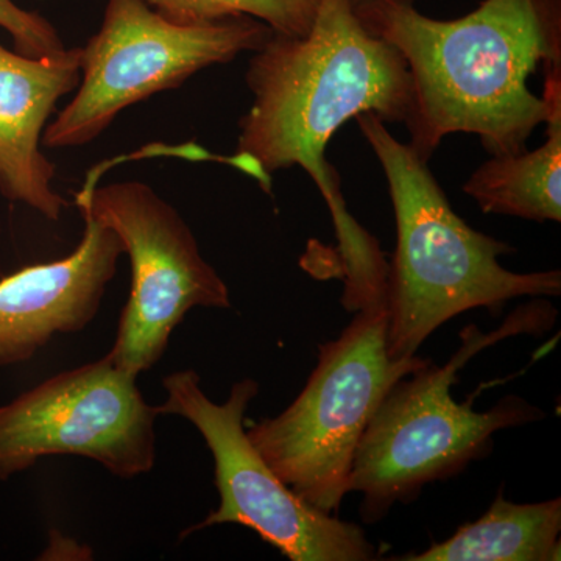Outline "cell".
<instances>
[{
    "instance_id": "6da1fadb",
    "label": "cell",
    "mask_w": 561,
    "mask_h": 561,
    "mask_svg": "<svg viewBox=\"0 0 561 561\" xmlns=\"http://www.w3.org/2000/svg\"><path fill=\"white\" fill-rule=\"evenodd\" d=\"M365 31L408 65L412 147L430 162L453 133L479 136L491 157L522 153L549 114L527 80L561 61V0H483L459 20L438 21L415 0H350Z\"/></svg>"
},
{
    "instance_id": "7a4b0ae2",
    "label": "cell",
    "mask_w": 561,
    "mask_h": 561,
    "mask_svg": "<svg viewBox=\"0 0 561 561\" xmlns=\"http://www.w3.org/2000/svg\"><path fill=\"white\" fill-rule=\"evenodd\" d=\"M245 81L253 102L239 122L236 154L251 162L271 192L275 172L300 165L330 206L342 250L367 239L346 210L341 179L324 160L332 136L360 114L408 124L413 84L408 65L365 31L350 0H323L311 32H272L253 51Z\"/></svg>"
},
{
    "instance_id": "3957f363",
    "label": "cell",
    "mask_w": 561,
    "mask_h": 561,
    "mask_svg": "<svg viewBox=\"0 0 561 561\" xmlns=\"http://www.w3.org/2000/svg\"><path fill=\"white\" fill-rule=\"evenodd\" d=\"M356 121L386 173L397 220V250L386 275L391 359L415 357L442 324L471 309L496 316L515 298L559 297L560 271L502 267L500 257L515 250L465 224L430 162L394 138L375 113Z\"/></svg>"
},
{
    "instance_id": "277c9868",
    "label": "cell",
    "mask_w": 561,
    "mask_h": 561,
    "mask_svg": "<svg viewBox=\"0 0 561 561\" xmlns=\"http://www.w3.org/2000/svg\"><path fill=\"white\" fill-rule=\"evenodd\" d=\"M556 316L551 302L534 301L491 334L471 324L448 364L437 367L431 360L387 390L362 434L348 478V493L362 494L365 523L381 522L394 505L415 501L424 486L485 457L497 432L545 419L541 409L515 394L476 412L472 398L454 400L451 387L479 351L522 332H545Z\"/></svg>"
},
{
    "instance_id": "5b68a950",
    "label": "cell",
    "mask_w": 561,
    "mask_h": 561,
    "mask_svg": "<svg viewBox=\"0 0 561 561\" xmlns=\"http://www.w3.org/2000/svg\"><path fill=\"white\" fill-rule=\"evenodd\" d=\"M356 316L335 341L321 343L305 389L275 419L247 435L295 494L335 515L348 494L354 453L383 394L430 359H391L386 290L354 306Z\"/></svg>"
},
{
    "instance_id": "8992f818",
    "label": "cell",
    "mask_w": 561,
    "mask_h": 561,
    "mask_svg": "<svg viewBox=\"0 0 561 561\" xmlns=\"http://www.w3.org/2000/svg\"><path fill=\"white\" fill-rule=\"evenodd\" d=\"M250 16L179 24L146 0H108L101 31L81 50L79 91L46 127L49 149L87 146L122 111L175 90L201 70L256 51L271 38Z\"/></svg>"
},
{
    "instance_id": "52a82bcc",
    "label": "cell",
    "mask_w": 561,
    "mask_h": 561,
    "mask_svg": "<svg viewBox=\"0 0 561 561\" xmlns=\"http://www.w3.org/2000/svg\"><path fill=\"white\" fill-rule=\"evenodd\" d=\"M168 398L154 405L158 415L190 421L205 438L214 459L220 505L192 531L219 524H241L291 561H371L375 546L357 524L342 522L301 500L254 448L247 435L245 413L260 393V383L242 379L221 404L202 390L194 370L172 373L162 381Z\"/></svg>"
},
{
    "instance_id": "ba28073f",
    "label": "cell",
    "mask_w": 561,
    "mask_h": 561,
    "mask_svg": "<svg viewBox=\"0 0 561 561\" xmlns=\"http://www.w3.org/2000/svg\"><path fill=\"white\" fill-rule=\"evenodd\" d=\"M105 169L88 173L76 206L116 232L130 257V295L108 354L122 370L139 376L161 359L191 309H230V290L203 260L179 210L139 181L98 187Z\"/></svg>"
},
{
    "instance_id": "9c48e42d",
    "label": "cell",
    "mask_w": 561,
    "mask_h": 561,
    "mask_svg": "<svg viewBox=\"0 0 561 561\" xmlns=\"http://www.w3.org/2000/svg\"><path fill=\"white\" fill-rule=\"evenodd\" d=\"M136 379L106 354L2 405L0 481L49 456L87 457L122 479L153 470L160 415Z\"/></svg>"
},
{
    "instance_id": "30bf717a",
    "label": "cell",
    "mask_w": 561,
    "mask_h": 561,
    "mask_svg": "<svg viewBox=\"0 0 561 561\" xmlns=\"http://www.w3.org/2000/svg\"><path fill=\"white\" fill-rule=\"evenodd\" d=\"M83 216V241L60 261L0 279V367L31 360L58 334L83 331L98 316L124 251L119 236Z\"/></svg>"
},
{
    "instance_id": "8fae6325",
    "label": "cell",
    "mask_w": 561,
    "mask_h": 561,
    "mask_svg": "<svg viewBox=\"0 0 561 561\" xmlns=\"http://www.w3.org/2000/svg\"><path fill=\"white\" fill-rule=\"evenodd\" d=\"M81 50L25 57L0 44V194L60 219L68 202L51 186L55 165L41 151L55 106L79 88Z\"/></svg>"
},
{
    "instance_id": "7c38bea8",
    "label": "cell",
    "mask_w": 561,
    "mask_h": 561,
    "mask_svg": "<svg viewBox=\"0 0 561 561\" xmlns=\"http://www.w3.org/2000/svg\"><path fill=\"white\" fill-rule=\"evenodd\" d=\"M546 140L535 150L491 157L472 173L463 192L485 214L534 221L561 220V61H548Z\"/></svg>"
},
{
    "instance_id": "4fadbf2b",
    "label": "cell",
    "mask_w": 561,
    "mask_h": 561,
    "mask_svg": "<svg viewBox=\"0 0 561 561\" xmlns=\"http://www.w3.org/2000/svg\"><path fill=\"white\" fill-rule=\"evenodd\" d=\"M561 500L515 504L502 493L478 522L402 561H559Z\"/></svg>"
},
{
    "instance_id": "5bb4252c",
    "label": "cell",
    "mask_w": 561,
    "mask_h": 561,
    "mask_svg": "<svg viewBox=\"0 0 561 561\" xmlns=\"http://www.w3.org/2000/svg\"><path fill=\"white\" fill-rule=\"evenodd\" d=\"M151 9L179 24L250 16L272 32L305 36L311 32L323 0H146Z\"/></svg>"
},
{
    "instance_id": "9a60e30c",
    "label": "cell",
    "mask_w": 561,
    "mask_h": 561,
    "mask_svg": "<svg viewBox=\"0 0 561 561\" xmlns=\"http://www.w3.org/2000/svg\"><path fill=\"white\" fill-rule=\"evenodd\" d=\"M0 28L10 33L14 50L25 57H46L66 49L60 35L46 18L36 11L21 9L13 0H0Z\"/></svg>"
}]
</instances>
